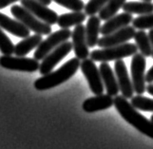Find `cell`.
I'll return each mask as SVG.
<instances>
[{
	"label": "cell",
	"instance_id": "cell-1",
	"mask_svg": "<svg viewBox=\"0 0 153 149\" xmlns=\"http://www.w3.org/2000/svg\"><path fill=\"white\" fill-rule=\"evenodd\" d=\"M114 105L124 120H126L129 125L134 126L139 132L153 139V123L140 114L123 95L122 96H119V95L115 96Z\"/></svg>",
	"mask_w": 153,
	"mask_h": 149
},
{
	"label": "cell",
	"instance_id": "cell-2",
	"mask_svg": "<svg viewBox=\"0 0 153 149\" xmlns=\"http://www.w3.org/2000/svg\"><path fill=\"white\" fill-rule=\"evenodd\" d=\"M80 59H78L77 57L68 60L57 70L50 72L49 74L43 75L41 78L36 80L34 82L35 89L42 91V90H47L55 87L59 86V85L67 82L68 79H71L76 73L78 68L80 67Z\"/></svg>",
	"mask_w": 153,
	"mask_h": 149
},
{
	"label": "cell",
	"instance_id": "cell-3",
	"mask_svg": "<svg viewBox=\"0 0 153 149\" xmlns=\"http://www.w3.org/2000/svg\"><path fill=\"white\" fill-rule=\"evenodd\" d=\"M138 51L136 44L124 43L118 46L101 47V50H95L91 52L89 57L94 62H110L124 59L132 56Z\"/></svg>",
	"mask_w": 153,
	"mask_h": 149
},
{
	"label": "cell",
	"instance_id": "cell-4",
	"mask_svg": "<svg viewBox=\"0 0 153 149\" xmlns=\"http://www.w3.org/2000/svg\"><path fill=\"white\" fill-rule=\"evenodd\" d=\"M10 13L15 19L19 20L21 23H23L30 30H33V33L41 35H50L51 33V25L37 18L30 10L24 8L22 5L21 6L14 5L10 8Z\"/></svg>",
	"mask_w": 153,
	"mask_h": 149
},
{
	"label": "cell",
	"instance_id": "cell-5",
	"mask_svg": "<svg viewBox=\"0 0 153 149\" xmlns=\"http://www.w3.org/2000/svg\"><path fill=\"white\" fill-rule=\"evenodd\" d=\"M71 35L72 33L68 29H61L53 33H51L48 38L42 41L40 45L36 47L33 58L38 61L43 60L51 51L56 49L58 46H60L64 42L68 41V39L71 38Z\"/></svg>",
	"mask_w": 153,
	"mask_h": 149
},
{
	"label": "cell",
	"instance_id": "cell-6",
	"mask_svg": "<svg viewBox=\"0 0 153 149\" xmlns=\"http://www.w3.org/2000/svg\"><path fill=\"white\" fill-rule=\"evenodd\" d=\"M0 66L10 70L34 72L39 70L40 64L35 58L27 57H13L12 55H3L0 57Z\"/></svg>",
	"mask_w": 153,
	"mask_h": 149
},
{
	"label": "cell",
	"instance_id": "cell-7",
	"mask_svg": "<svg viewBox=\"0 0 153 149\" xmlns=\"http://www.w3.org/2000/svg\"><path fill=\"white\" fill-rule=\"evenodd\" d=\"M146 57L142 53H136L133 55L130 63L131 79H132L134 92L142 95L146 91Z\"/></svg>",
	"mask_w": 153,
	"mask_h": 149
},
{
	"label": "cell",
	"instance_id": "cell-8",
	"mask_svg": "<svg viewBox=\"0 0 153 149\" xmlns=\"http://www.w3.org/2000/svg\"><path fill=\"white\" fill-rule=\"evenodd\" d=\"M81 70L86 77L91 92L95 95H101L104 92V84L99 68L92 59H85L81 62Z\"/></svg>",
	"mask_w": 153,
	"mask_h": 149
},
{
	"label": "cell",
	"instance_id": "cell-9",
	"mask_svg": "<svg viewBox=\"0 0 153 149\" xmlns=\"http://www.w3.org/2000/svg\"><path fill=\"white\" fill-rule=\"evenodd\" d=\"M73 50L72 43L71 42H64L60 46H58L56 49L51 51L47 55L40 64L39 72L42 75H46L52 71V70L56 67V65L59 63L63 58H65L68 53Z\"/></svg>",
	"mask_w": 153,
	"mask_h": 149
},
{
	"label": "cell",
	"instance_id": "cell-10",
	"mask_svg": "<svg viewBox=\"0 0 153 149\" xmlns=\"http://www.w3.org/2000/svg\"><path fill=\"white\" fill-rule=\"evenodd\" d=\"M21 5L34 14L36 17L49 25L57 23L58 15L54 10H51L46 5L42 4L37 0H20Z\"/></svg>",
	"mask_w": 153,
	"mask_h": 149
},
{
	"label": "cell",
	"instance_id": "cell-11",
	"mask_svg": "<svg viewBox=\"0 0 153 149\" xmlns=\"http://www.w3.org/2000/svg\"><path fill=\"white\" fill-rule=\"evenodd\" d=\"M135 33V28L133 26H126L125 28L116 30L112 33L104 35L101 38H99L97 45L100 47H108L124 44L129 41L130 39L134 38Z\"/></svg>",
	"mask_w": 153,
	"mask_h": 149
},
{
	"label": "cell",
	"instance_id": "cell-12",
	"mask_svg": "<svg viewBox=\"0 0 153 149\" xmlns=\"http://www.w3.org/2000/svg\"><path fill=\"white\" fill-rule=\"evenodd\" d=\"M114 70L116 73V78H117L118 86L120 91L126 99H131L133 97V84L132 80H130L128 68L126 67L125 62L121 59L117 60L114 63Z\"/></svg>",
	"mask_w": 153,
	"mask_h": 149
},
{
	"label": "cell",
	"instance_id": "cell-13",
	"mask_svg": "<svg viewBox=\"0 0 153 149\" xmlns=\"http://www.w3.org/2000/svg\"><path fill=\"white\" fill-rule=\"evenodd\" d=\"M72 47L75 57L80 60H85L89 56L88 46L86 37V27L82 24L75 26V29L72 31Z\"/></svg>",
	"mask_w": 153,
	"mask_h": 149
},
{
	"label": "cell",
	"instance_id": "cell-14",
	"mask_svg": "<svg viewBox=\"0 0 153 149\" xmlns=\"http://www.w3.org/2000/svg\"><path fill=\"white\" fill-rule=\"evenodd\" d=\"M133 17L131 13H128L124 12L123 13L116 14L113 17L109 18L105 22V24L101 27V30L100 33L103 36L108 35L114 33V31L118 30L120 29H123L125 27L128 26L130 23H132Z\"/></svg>",
	"mask_w": 153,
	"mask_h": 149
},
{
	"label": "cell",
	"instance_id": "cell-15",
	"mask_svg": "<svg viewBox=\"0 0 153 149\" xmlns=\"http://www.w3.org/2000/svg\"><path fill=\"white\" fill-rule=\"evenodd\" d=\"M112 105H114V98L108 94H101L87 99L83 103L82 108L88 113H93L96 111L110 108Z\"/></svg>",
	"mask_w": 153,
	"mask_h": 149
},
{
	"label": "cell",
	"instance_id": "cell-16",
	"mask_svg": "<svg viewBox=\"0 0 153 149\" xmlns=\"http://www.w3.org/2000/svg\"><path fill=\"white\" fill-rule=\"evenodd\" d=\"M99 70L103 80L104 87H105V90H107V93L112 97L117 96L118 92L120 91L118 82L112 68L110 67L108 62H102L101 65H100Z\"/></svg>",
	"mask_w": 153,
	"mask_h": 149
},
{
	"label": "cell",
	"instance_id": "cell-17",
	"mask_svg": "<svg viewBox=\"0 0 153 149\" xmlns=\"http://www.w3.org/2000/svg\"><path fill=\"white\" fill-rule=\"evenodd\" d=\"M0 28L9 31L14 36L26 38L30 36V30L19 20H13L0 13Z\"/></svg>",
	"mask_w": 153,
	"mask_h": 149
},
{
	"label": "cell",
	"instance_id": "cell-18",
	"mask_svg": "<svg viewBox=\"0 0 153 149\" xmlns=\"http://www.w3.org/2000/svg\"><path fill=\"white\" fill-rule=\"evenodd\" d=\"M43 41L41 34L35 33L33 36H28L26 38H23L22 41H20L17 45L14 46V53L16 56L23 57L27 55L35 47H37L41 42Z\"/></svg>",
	"mask_w": 153,
	"mask_h": 149
},
{
	"label": "cell",
	"instance_id": "cell-19",
	"mask_svg": "<svg viewBox=\"0 0 153 149\" xmlns=\"http://www.w3.org/2000/svg\"><path fill=\"white\" fill-rule=\"evenodd\" d=\"M100 30H101V19L95 15L89 16L86 26V37L89 47L97 46Z\"/></svg>",
	"mask_w": 153,
	"mask_h": 149
},
{
	"label": "cell",
	"instance_id": "cell-20",
	"mask_svg": "<svg viewBox=\"0 0 153 149\" xmlns=\"http://www.w3.org/2000/svg\"><path fill=\"white\" fill-rule=\"evenodd\" d=\"M88 15L82 12H72L70 13H64L58 16L57 24L62 29H68L71 27L82 24L86 20Z\"/></svg>",
	"mask_w": 153,
	"mask_h": 149
},
{
	"label": "cell",
	"instance_id": "cell-21",
	"mask_svg": "<svg viewBox=\"0 0 153 149\" xmlns=\"http://www.w3.org/2000/svg\"><path fill=\"white\" fill-rule=\"evenodd\" d=\"M123 10L131 14L145 15L153 13V4L151 2L142 1V2H126L123 6Z\"/></svg>",
	"mask_w": 153,
	"mask_h": 149
},
{
	"label": "cell",
	"instance_id": "cell-22",
	"mask_svg": "<svg viewBox=\"0 0 153 149\" xmlns=\"http://www.w3.org/2000/svg\"><path fill=\"white\" fill-rule=\"evenodd\" d=\"M135 44L138 47L140 53H142L145 57H149L152 54V47L149 40V34L144 30H139L136 31L134 35Z\"/></svg>",
	"mask_w": 153,
	"mask_h": 149
},
{
	"label": "cell",
	"instance_id": "cell-23",
	"mask_svg": "<svg viewBox=\"0 0 153 149\" xmlns=\"http://www.w3.org/2000/svg\"><path fill=\"white\" fill-rule=\"evenodd\" d=\"M126 1V0H109L99 12V18L103 21H107L113 17L118 10L123 8Z\"/></svg>",
	"mask_w": 153,
	"mask_h": 149
},
{
	"label": "cell",
	"instance_id": "cell-24",
	"mask_svg": "<svg viewBox=\"0 0 153 149\" xmlns=\"http://www.w3.org/2000/svg\"><path fill=\"white\" fill-rule=\"evenodd\" d=\"M131 105H132L136 109L141 111H149L153 112V100L142 96V95H137L131 98Z\"/></svg>",
	"mask_w": 153,
	"mask_h": 149
},
{
	"label": "cell",
	"instance_id": "cell-25",
	"mask_svg": "<svg viewBox=\"0 0 153 149\" xmlns=\"http://www.w3.org/2000/svg\"><path fill=\"white\" fill-rule=\"evenodd\" d=\"M132 26L138 30L153 29V13L149 14L139 15L132 21Z\"/></svg>",
	"mask_w": 153,
	"mask_h": 149
},
{
	"label": "cell",
	"instance_id": "cell-26",
	"mask_svg": "<svg viewBox=\"0 0 153 149\" xmlns=\"http://www.w3.org/2000/svg\"><path fill=\"white\" fill-rule=\"evenodd\" d=\"M109 0H89L85 6V13L88 16H92L98 13Z\"/></svg>",
	"mask_w": 153,
	"mask_h": 149
},
{
	"label": "cell",
	"instance_id": "cell-27",
	"mask_svg": "<svg viewBox=\"0 0 153 149\" xmlns=\"http://www.w3.org/2000/svg\"><path fill=\"white\" fill-rule=\"evenodd\" d=\"M0 51L3 55H12L14 53V45L0 28Z\"/></svg>",
	"mask_w": 153,
	"mask_h": 149
},
{
	"label": "cell",
	"instance_id": "cell-28",
	"mask_svg": "<svg viewBox=\"0 0 153 149\" xmlns=\"http://www.w3.org/2000/svg\"><path fill=\"white\" fill-rule=\"evenodd\" d=\"M53 1L72 12H82V10L85 9V4L82 0H53Z\"/></svg>",
	"mask_w": 153,
	"mask_h": 149
},
{
	"label": "cell",
	"instance_id": "cell-29",
	"mask_svg": "<svg viewBox=\"0 0 153 149\" xmlns=\"http://www.w3.org/2000/svg\"><path fill=\"white\" fill-rule=\"evenodd\" d=\"M17 1H19V0H0V10L6 8L9 6V5L15 3Z\"/></svg>",
	"mask_w": 153,
	"mask_h": 149
},
{
	"label": "cell",
	"instance_id": "cell-30",
	"mask_svg": "<svg viewBox=\"0 0 153 149\" xmlns=\"http://www.w3.org/2000/svg\"><path fill=\"white\" fill-rule=\"evenodd\" d=\"M146 81L149 84L153 83V66L149 68V71H147L146 74Z\"/></svg>",
	"mask_w": 153,
	"mask_h": 149
},
{
	"label": "cell",
	"instance_id": "cell-31",
	"mask_svg": "<svg viewBox=\"0 0 153 149\" xmlns=\"http://www.w3.org/2000/svg\"><path fill=\"white\" fill-rule=\"evenodd\" d=\"M149 40H150V43H151V47H152V58H153V29H150L149 33Z\"/></svg>",
	"mask_w": 153,
	"mask_h": 149
},
{
	"label": "cell",
	"instance_id": "cell-32",
	"mask_svg": "<svg viewBox=\"0 0 153 149\" xmlns=\"http://www.w3.org/2000/svg\"><path fill=\"white\" fill-rule=\"evenodd\" d=\"M146 91H147V93H149V94H150V95H152V96H153V84L152 83L149 84V86L146 87Z\"/></svg>",
	"mask_w": 153,
	"mask_h": 149
},
{
	"label": "cell",
	"instance_id": "cell-33",
	"mask_svg": "<svg viewBox=\"0 0 153 149\" xmlns=\"http://www.w3.org/2000/svg\"><path fill=\"white\" fill-rule=\"evenodd\" d=\"M37 1L46 5V6H49V5H51V0H37Z\"/></svg>",
	"mask_w": 153,
	"mask_h": 149
},
{
	"label": "cell",
	"instance_id": "cell-34",
	"mask_svg": "<svg viewBox=\"0 0 153 149\" xmlns=\"http://www.w3.org/2000/svg\"><path fill=\"white\" fill-rule=\"evenodd\" d=\"M142 1H147V2H151L152 0H142Z\"/></svg>",
	"mask_w": 153,
	"mask_h": 149
},
{
	"label": "cell",
	"instance_id": "cell-35",
	"mask_svg": "<svg viewBox=\"0 0 153 149\" xmlns=\"http://www.w3.org/2000/svg\"><path fill=\"white\" fill-rule=\"evenodd\" d=\"M150 121L152 122V123H153V115L151 116V118H150Z\"/></svg>",
	"mask_w": 153,
	"mask_h": 149
}]
</instances>
